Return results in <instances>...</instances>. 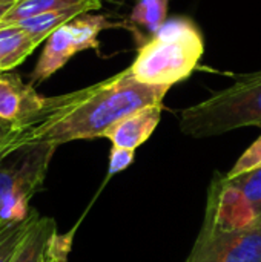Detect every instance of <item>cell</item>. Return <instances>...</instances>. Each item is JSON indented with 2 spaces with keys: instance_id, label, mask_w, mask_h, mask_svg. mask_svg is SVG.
I'll return each mask as SVG.
<instances>
[{
  "instance_id": "obj_5",
  "label": "cell",
  "mask_w": 261,
  "mask_h": 262,
  "mask_svg": "<svg viewBox=\"0 0 261 262\" xmlns=\"http://www.w3.org/2000/svg\"><path fill=\"white\" fill-rule=\"evenodd\" d=\"M261 220V167L229 177L215 175L209 190L203 224L235 229Z\"/></svg>"
},
{
  "instance_id": "obj_21",
  "label": "cell",
  "mask_w": 261,
  "mask_h": 262,
  "mask_svg": "<svg viewBox=\"0 0 261 262\" xmlns=\"http://www.w3.org/2000/svg\"><path fill=\"white\" fill-rule=\"evenodd\" d=\"M12 6H9V5H0V20L3 18V15L11 9Z\"/></svg>"
},
{
  "instance_id": "obj_7",
  "label": "cell",
  "mask_w": 261,
  "mask_h": 262,
  "mask_svg": "<svg viewBox=\"0 0 261 262\" xmlns=\"http://www.w3.org/2000/svg\"><path fill=\"white\" fill-rule=\"evenodd\" d=\"M32 84H25L15 74L0 75V123L15 126L32 117L43 104Z\"/></svg>"
},
{
  "instance_id": "obj_8",
  "label": "cell",
  "mask_w": 261,
  "mask_h": 262,
  "mask_svg": "<svg viewBox=\"0 0 261 262\" xmlns=\"http://www.w3.org/2000/svg\"><path fill=\"white\" fill-rule=\"evenodd\" d=\"M162 112L163 103L138 109L115 123L105 138H108L114 147L135 150L152 135L162 120Z\"/></svg>"
},
{
  "instance_id": "obj_23",
  "label": "cell",
  "mask_w": 261,
  "mask_h": 262,
  "mask_svg": "<svg viewBox=\"0 0 261 262\" xmlns=\"http://www.w3.org/2000/svg\"><path fill=\"white\" fill-rule=\"evenodd\" d=\"M2 74H3V72H2V71H0V75H2Z\"/></svg>"
},
{
  "instance_id": "obj_22",
  "label": "cell",
  "mask_w": 261,
  "mask_h": 262,
  "mask_svg": "<svg viewBox=\"0 0 261 262\" xmlns=\"http://www.w3.org/2000/svg\"><path fill=\"white\" fill-rule=\"evenodd\" d=\"M17 2H20V0H0V5H9V6H14Z\"/></svg>"
},
{
  "instance_id": "obj_1",
  "label": "cell",
  "mask_w": 261,
  "mask_h": 262,
  "mask_svg": "<svg viewBox=\"0 0 261 262\" xmlns=\"http://www.w3.org/2000/svg\"><path fill=\"white\" fill-rule=\"evenodd\" d=\"M168 86L138 81L129 68L88 88L45 97L42 107L20 124L8 127L0 155L26 144L60 146L74 140L105 138L126 115L163 103Z\"/></svg>"
},
{
  "instance_id": "obj_2",
  "label": "cell",
  "mask_w": 261,
  "mask_h": 262,
  "mask_svg": "<svg viewBox=\"0 0 261 262\" xmlns=\"http://www.w3.org/2000/svg\"><path fill=\"white\" fill-rule=\"evenodd\" d=\"M205 51L203 35L189 17H172L152 34L129 66L132 75L151 86L172 88L195 71Z\"/></svg>"
},
{
  "instance_id": "obj_12",
  "label": "cell",
  "mask_w": 261,
  "mask_h": 262,
  "mask_svg": "<svg viewBox=\"0 0 261 262\" xmlns=\"http://www.w3.org/2000/svg\"><path fill=\"white\" fill-rule=\"evenodd\" d=\"M57 235V224L52 218L40 216L29 230L12 262H43L48 247Z\"/></svg>"
},
{
  "instance_id": "obj_18",
  "label": "cell",
  "mask_w": 261,
  "mask_h": 262,
  "mask_svg": "<svg viewBox=\"0 0 261 262\" xmlns=\"http://www.w3.org/2000/svg\"><path fill=\"white\" fill-rule=\"evenodd\" d=\"M71 243H72L71 233H68V235L57 233L48 247V252L45 255L43 262H66L68 253L71 250Z\"/></svg>"
},
{
  "instance_id": "obj_15",
  "label": "cell",
  "mask_w": 261,
  "mask_h": 262,
  "mask_svg": "<svg viewBox=\"0 0 261 262\" xmlns=\"http://www.w3.org/2000/svg\"><path fill=\"white\" fill-rule=\"evenodd\" d=\"M69 25L72 28V32L75 35V40L78 43L80 51H86V49L98 51L97 35L100 34V31L112 26V23L108 21L106 17H103V15H92L89 12L75 17L74 20L69 21Z\"/></svg>"
},
{
  "instance_id": "obj_3",
  "label": "cell",
  "mask_w": 261,
  "mask_h": 262,
  "mask_svg": "<svg viewBox=\"0 0 261 262\" xmlns=\"http://www.w3.org/2000/svg\"><path fill=\"white\" fill-rule=\"evenodd\" d=\"M261 126V71L240 77L206 100L180 112V130L194 138Z\"/></svg>"
},
{
  "instance_id": "obj_6",
  "label": "cell",
  "mask_w": 261,
  "mask_h": 262,
  "mask_svg": "<svg viewBox=\"0 0 261 262\" xmlns=\"http://www.w3.org/2000/svg\"><path fill=\"white\" fill-rule=\"evenodd\" d=\"M185 262H261V220L235 229L203 224Z\"/></svg>"
},
{
  "instance_id": "obj_11",
  "label": "cell",
  "mask_w": 261,
  "mask_h": 262,
  "mask_svg": "<svg viewBox=\"0 0 261 262\" xmlns=\"http://www.w3.org/2000/svg\"><path fill=\"white\" fill-rule=\"evenodd\" d=\"M74 6H91L94 11L102 8L100 0H20L0 20V28L15 25L22 20L46 14L51 11L68 9Z\"/></svg>"
},
{
  "instance_id": "obj_9",
  "label": "cell",
  "mask_w": 261,
  "mask_h": 262,
  "mask_svg": "<svg viewBox=\"0 0 261 262\" xmlns=\"http://www.w3.org/2000/svg\"><path fill=\"white\" fill-rule=\"evenodd\" d=\"M82 52L69 21L55 29L45 43L42 55L31 74L29 84L35 86L48 80L58 69H62L75 54Z\"/></svg>"
},
{
  "instance_id": "obj_10",
  "label": "cell",
  "mask_w": 261,
  "mask_h": 262,
  "mask_svg": "<svg viewBox=\"0 0 261 262\" xmlns=\"http://www.w3.org/2000/svg\"><path fill=\"white\" fill-rule=\"evenodd\" d=\"M38 43L18 25L0 28V71L8 72L22 64Z\"/></svg>"
},
{
  "instance_id": "obj_14",
  "label": "cell",
  "mask_w": 261,
  "mask_h": 262,
  "mask_svg": "<svg viewBox=\"0 0 261 262\" xmlns=\"http://www.w3.org/2000/svg\"><path fill=\"white\" fill-rule=\"evenodd\" d=\"M40 218L35 209L18 220L0 224V262H12L32 226Z\"/></svg>"
},
{
  "instance_id": "obj_16",
  "label": "cell",
  "mask_w": 261,
  "mask_h": 262,
  "mask_svg": "<svg viewBox=\"0 0 261 262\" xmlns=\"http://www.w3.org/2000/svg\"><path fill=\"white\" fill-rule=\"evenodd\" d=\"M168 8L169 0H138L132 8L131 20L155 34L168 20Z\"/></svg>"
},
{
  "instance_id": "obj_4",
  "label": "cell",
  "mask_w": 261,
  "mask_h": 262,
  "mask_svg": "<svg viewBox=\"0 0 261 262\" xmlns=\"http://www.w3.org/2000/svg\"><path fill=\"white\" fill-rule=\"evenodd\" d=\"M54 144H26L0 155V224L26 216L31 198L42 190Z\"/></svg>"
},
{
  "instance_id": "obj_19",
  "label": "cell",
  "mask_w": 261,
  "mask_h": 262,
  "mask_svg": "<svg viewBox=\"0 0 261 262\" xmlns=\"http://www.w3.org/2000/svg\"><path fill=\"white\" fill-rule=\"evenodd\" d=\"M134 160V150L129 149H123V147H111V154H109V175H115L125 169L129 167V164Z\"/></svg>"
},
{
  "instance_id": "obj_13",
  "label": "cell",
  "mask_w": 261,
  "mask_h": 262,
  "mask_svg": "<svg viewBox=\"0 0 261 262\" xmlns=\"http://www.w3.org/2000/svg\"><path fill=\"white\" fill-rule=\"evenodd\" d=\"M89 11H94L91 6H74L68 9H58V11H51L46 14H40L26 20H22L15 25L22 26L38 45L46 40L55 29L60 26L66 25L68 21L74 20L75 17L86 14Z\"/></svg>"
},
{
  "instance_id": "obj_17",
  "label": "cell",
  "mask_w": 261,
  "mask_h": 262,
  "mask_svg": "<svg viewBox=\"0 0 261 262\" xmlns=\"http://www.w3.org/2000/svg\"><path fill=\"white\" fill-rule=\"evenodd\" d=\"M258 167H261V135L240 155V158L235 161V164L228 172V175L237 177Z\"/></svg>"
},
{
  "instance_id": "obj_20",
  "label": "cell",
  "mask_w": 261,
  "mask_h": 262,
  "mask_svg": "<svg viewBox=\"0 0 261 262\" xmlns=\"http://www.w3.org/2000/svg\"><path fill=\"white\" fill-rule=\"evenodd\" d=\"M8 127H9V126L0 123V146H2V143H3V140H5V137H6V134H8Z\"/></svg>"
}]
</instances>
